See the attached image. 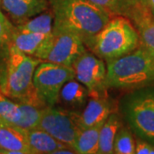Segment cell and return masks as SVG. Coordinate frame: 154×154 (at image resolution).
<instances>
[{
  "label": "cell",
  "mask_w": 154,
  "mask_h": 154,
  "mask_svg": "<svg viewBox=\"0 0 154 154\" xmlns=\"http://www.w3.org/2000/svg\"><path fill=\"white\" fill-rule=\"evenodd\" d=\"M40 62L42 61L37 57L27 55L10 45L5 79L1 89L3 94L9 98L21 100L35 93L33 77Z\"/></svg>",
  "instance_id": "5b68a950"
},
{
  "label": "cell",
  "mask_w": 154,
  "mask_h": 154,
  "mask_svg": "<svg viewBox=\"0 0 154 154\" xmlns=\"http://www.w3.org/2000/svg\"><path fill=\"white\" fill-rule=\"evenodd\" d=\"M75 79L87 87L90 94L103 93L106 88V63L105 61L87 49L79 56L72 65Z\"/></svg>",
  "instance_id": "9c48e42d"
},
{
  "label": "cell",
  "mask_w": 154,
  "mask_h": 154,
  "mask_svg": "<svg viewBox=\"0 0 154 154\" xmlns=\"http://www.w3.org/2000/svg\"><path fill=\"white\" fill-rule=\"evenodd\" d=\"M106 88L132 90L154 84V57L140 45L106 62Z\"/></svg>",
  "instance_id": "7a4b0ae2"
},
{
  "label": "cell",
  "mask_w": 154,
  "mask_h": 154,
  "mask_svg": "<svg viewBox=\"0 0 154 154\" xmlns=\"http://www.w3.org/2000/svg\"><path fill=\"white\" fill-rule=\"evenodd\" d=\"M103 123L82 129L74 145V150L79 154H96L99 149V131Z\"/></svg>",
  "instance_id": "d6986e66"
},
{
  "label": "cell",
  "mask_w": 154,
  "mask_h": 154,
  "mask_svg": "<svg viewBox=\"0 0 154 154\" xmlns=\"http://www.w3.org/2000/svg\"><path fill=\"white\" fill-rule=\"evenodd\" d=\"M0 1H1V0H0Z\"/></svg>",
  "instance_id": "83f0119b"
},
{
  "label": "cell",
  "mask_w": 154,
  "mask_h": 154,
  "mask_svg": "<svg viewBox=\"0 0 154 154\" xmlns=\"http://www.w3.org/2000/svg\"><path fill=\"white\" fill-rule=\"evenodd\" d=\"M118 110L134 135L154 146V84L124 94L119 100Z\"/></svg>",
  "instance_id": "277c9868"
},
{
  "label": "cell",
  "mask_w": 154,
  "mask_h": 154,
  "mask_svg": "<svg viewBox=\"0 0 154 154\" xmlns=\"http://www.w3.org/2000/svg\"><path fill=\"white\" fill-rule=\"evenodd\" d=\"M122 126V119L117 112L112 111L103 122L99 131L98 154H112L116 134Z\"/></svg>",
  "instance_id": "e0dca14e"
},
{
  "label": "cell",
  "mask_w": 154,
  "mask_h": 154,
  "mask_svg": "<svg viewBox=\"0 0 154 154\" xmlns=\"http://www.w3.org/2000/svg\"><path fill=\"white\" fill-rule=\"evenodd\" d=\"M112 111V104L105 92L90 94L85 107L77 113L78 123L82 129L96 126L103 123Z\"/></svg>",
  "instance_id": "30bf717a"
},
{
  "label": "cell",
  "mask_w": 154,
  "mask_h": 154,
  "mask_svg": "<svg viewBox=\"0 0 154 154\" xmlns=\"http://www.w3.org/2000/svg\"><path fill=\"white\" fill-rule=\"evenodd\" d=\"M46 36L43 33L20 31L15 27L10 45L27 55L34 57Z\"/></svg>",
  "instance_id": "ac0fdd59"
},
{
  "label": "cell",
  "mask_w": 154,
  "mask_h": 154,
  "mask_svg": "<svg viewBox=\"0 0 154 154\" xmlns=\"http://www.w3.org/2000/svg\"><path fill=\"white\" fill-rule=\"evenodd\" d=\"M142 4L147 7L149 11L154 17V0H142Z\"/></svg>",
  "instance_id": "4316f807"
},
{
  "label": "cell",
  "mask_w": 154,
  "mask_h": 154,
  "mask_svg": "<svg viewBox=\"0 0 154 154\" xmlns=\"http://www.w3.org/2000/svg\"><path fill=\"white\" fill-rule=\"evenodd\" d=\"M7 151L32 154L28 146L27 131L17 125L0 120V153H5Z\"/></svg>",
  "instance_id": "5bb4252c"
},
{
  "label": "cell",
  "mask_w": 154,
  "mask_h": 154,
  "mask_svg": "<svg viewBox=\"0 0 154 154\" xmlns=\"http://www.w3.org/2000/svg\"><path fill=\"white\" fill-rule=\"evenodd\" d=\"M27 136L32 154H53L57 150L68 146L38 128L27 131Z\"/></svg>",
  "instance_id": "2e32d148"
},
{
  "label": "cell",
  "mask_w": 154,
  "mask_h": 154,
  "mask_svg": "<svg viewBox=\"0 0 154 154\" xmlns=\"http://www.w3.org/2000/svg\"><path fill=\"white\" fill-rule=\"evenodd\" d=\"M90 92L76 79L68 81L61 89L57 103L67 110L80 112L88 102Z\"/></svg>",
  "instance_id": "4fadbf2b"
},
{
  "label": "cell",
  "mask_w": 154,
  "mask_h": 154,
  "mask_svg": "<svg viewBox=\"0 0 154 154\" xmlns=\"http://www.w3.org/2000/svg\"><path fill=\"white\" fill-rule=\"evenodd\" d=\"M54 15L53 29L78 35L87 48L91 40L110 21L108 12L90 0H49Z\"/></svg>",
  "instance_id": "6da1fadb"
},
{
  "label": "cell",
  "mask_w": 154,
  "mask_h": 154,
  "mask_svg": "<svg viewBox=\"0 0 154 154\" xmlns=\"http://www.w3.org/2000/svg\"><path fill=\"white\" fill-rule=\"evenodd\" d=\"M127 17L136 28L140 45L154 57V17L144 4L130 11Z\"/></svg>",
  "instance_id": "7c38bea8"
},
{
  "label": "cell",
  "mask_w": 154,
  "mask_h": 154,
  "mask_svg": "<svg viewBox=\"0 0 154 154\" xmlns=\"http://www.w3.org/2000/svg\"><path fill=\"white\" fill-rule=\"evenodd\" d=\"M75 78V74L72 67L40 62L33 74V83L36 93L45 104L54 106L63 86Z\"/></svg>",
  "instance_id": "52a82bcc"
},
{
  "label": "cell",
  "mask_w": 154,
  "mask_h": 154,
  "mask_svg": "<svg viewBox=\"0 0 154 154\" xmlns=\"http://www.w3.org/2000/svg\"><path fill=\"white\" fill-rule=\"evenodd\" d=\"M120 2L123 11V16L125 17L128 16L133 9L142 4V0H120Z\"/></svg>",
  "instance_id": "484cf974"
},
{
  "label": "cell",
  "mask_w": 154,
  "mask_h": 154,
  "mask_svg": "<svg viewBox=\"0 0 154 154\" xmlns=\"http://www.w3.org/2000/svg\"><path fill=\"white\" fill-rule=\"evenodd\" d=\"M135 149V139L134 134L126 126H122L118 129L116 134L113 145V153L134 154Z\"/></svg>",
  "instance_id": "44dd1931"
},
{
  "label": "cell",
  "mask_w": 154,
  "mask_h": 154,
  "mask_svg": "<svg viewBox=\"0 0 154 154\" xmlns=\"http://www.w3.org/2000/svg\"><path fill=\"white\" fill-rule=\"evenodd\" d=\"M140 46V37L125 16H113L88 45V49L105 62L127 55Z\"/></svg>",
  "instance_id": "3957f363"
},
{
  "label": "cell",
  "mask_w": 154,
  "mask_h": 154,
  "mask_svg": "<svg viewBox=\"0 0 154 154\" xmlns=\"http://www.w3.org/2000/svg\"><path fill=\"white\" fill-rule=\"evenodd\" d=\"M88 49L83 40L75 33L52 29L35 53L42 62L72 67L76 58Z\"/></svg>",
  "instance_id": "8992f818"
},
{
  "label": "cell",
  "mask_w": 154,
  "mask_h": 154,
  "mask_svg": "<svg viewBox=\"0 0 154 154\" xmlns=\"http://www.w3.org/2000/svg\"><path fill=\"white\" fill-rule=\"evenodd\" d=\"M53 21L54 15L50 8L47 11L28 19V21L18 24L16 28L20 31L50 35L53 29Z\"/></svg>",
  "instance_id": "ffe728a7"
},
{
  "label": "cell",
  "mask_w": 154,
  "mask_h": 154,
  "mask_svg": "<svg viewBox=\"0 0 154 154\" xmlns=\"http://www.w3.org/2000/svg\"><path fill=\"white\" fill-rule=\"evenodd\" d=\"M15 27L5 15L0 11V47L11 44V36Z\"/></svg>",
  "instance_id": "603a6c76"
},
{
  "label": "cell",
  "mask_w": 154,
  "mask_h": 154,
  "mask_svg": "<svg viewBox=\"0 0 154 154\" xmlns=\"http://www.w3.org/2000/svg\"><path fill=\"white\" fill-rule=\"evenodd\" d=\"M21 119V110L17 103L7 97L0 90V120L17 125Z\"/></svg>",
  "instance_id": "7402d4cb"
},
{
  "label": "cell",
  "mask_w": 154,
  "mask_h": 154,
  "mask_svg": "<svg viewBox=\"0 0 154 154\" xmlns=\"http://www.w3.org/2000/svg\"><path fill=\"white\" fill-rule=\"evenodd\" d=\"M94 5L100 7L108 12L111 17L122 15L123 16V11L120 0H90Z\"/></svg>",
  "instance_id": "cb8c5ba5"
},
{
  "label": "cell",
  "mask_w": 154,
  "mask_h": 154,
  "mask_svg": "<svg viewBox=\"0 0 154 154\" xmlns=\"http://www.w3.org/2000/svg\"><path fill=\"white\" fill-rule=\"evenodd\" d=\"M17 104L21 110V119L17 126L25 131L36 128L40 120L42 111L47 105L39 98L36 91L28 98L18 100Z\"/></svg>",
  "instance_id": "9a60e30c"
},
{
  "label": "cell",
  "mask_w": 154,
  "mask_h": 154,
  "mask_svg": "<svg viewBox=\"0 0 154 154\" xmlns=\"http://www.w3.org/2000/svg\"><path fill=\"white\" fill-rule=\"evenodd\" d=\"M0 3L2 10L17 25L50 9L49 0H1Z\"/></svg>",
  "instance_id": "8fae6325"
},
{
  "label": "cell",
  "mask_w": 154,
  "mask_h": 154,
  "mask_svg": "<svg viewBox=\"0 0 154 154\" xmlns=\"http://www.w3.org/2000/svg\"><path fill=\"white\" fill-rule=\"evenodd\" d=\"M134 153L136 154H154V146L148 142L136 138Z\"/></svg>",
  "instance_id": "d4e9b609"
},
{
  "label": "cell",
  "mask_w": 154,
  "mask_h": 154,
  "mask_svg": "<svg viewBox=\"0 0 154 154\" xmlns=\"http://www.w3.org/2000/svg\"><path fill=\"white\" fill-rule=\"evenodd\" d=\"M77 113L62 107H55V105H47L42 111L37 128L74 149L75 140L82 129L78 123Z\"/></svg>",
  "instance_id": "ba28073f"
}]
</instances>
